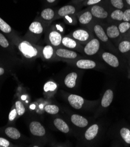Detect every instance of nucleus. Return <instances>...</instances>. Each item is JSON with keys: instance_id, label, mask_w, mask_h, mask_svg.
I'll return each mask as SVG.
<instances>
[{"instance_id": "1", "label": "nucleus", "mask_w": 130, "mask_h": 147, "mask_svg": "<svg viewBox=\"0 0 130 147\" xmlns=\"http://www.w3.org/2000/svg\"><path fill=\"white\" fill-rule=\"evenodd\" d=\"M18 49L26 58L31 59L38 54V49L26 40H24L19 44Z\"/></svg>"}, {"instance_id": "2", "label": "nucleus", "mask_w": 130, "mask_h": 147, "mask_svg": "<svg viewBox=\"0 0 130 147\" xmlns=\"http://www.w3.org/2000/svg\"><path fill=\"white\" fill-rule=\"evenodd\" d=\"M105 7V4H103V3H102L99 4L91 6L89 10L95 18L105 20L110 17L108 10Z\"/></svg>"}, {"instance_id": "3", "label": "nucleus", "mask_w": 130, "mask_h": 147, "mask_svg": "<svg viewBox=\"0 0 130 147\" xmlns=\"http://www.w3.org/2000/svg\"><path fill=\"white\" fill-rule=\"evenodd\" d=\"M100 48V41L97 38H92L86 43L84 52L88 56H93L97 53Z\"/></svg>"}, {"instance_id": "4", "label": "nucleus", "mask_w": 130, "mask_h": 147, "mask_svg": "<svg viewBox=\"0 0 130 147\" xmlns=\"http://www.w3.org/2000/svg\"><path fill=\"white\" fill-rule=\"evenodd\" d=\"M93 29L97 38L100 42L104 43H108L110 42V39L106 33L104 28L100 24L97 23L94 24L93 27Z\"/></svg>"}, {"instance_id": "5", "label": "nucleus", "mask_w": 130, "mask_h": 147, "mask_svg": "<svg viewBox=\"0 0 130 147\" xmlns=\"http://www.w3.org/2000/svg\"><path fill=\"white\" fill-rule=\"evenodd\" d=\"M72 36L74 38V39L83 42L84 43V42H89L91 39V34L90 33L85 30V29H77V30L75 31L73 33H72Z\"/></svg>"}, {"instance_id": "6", "label": "nucleus", "mask_w": 130, "mask_h": 147, "mask_svg": "<svg viewBox=\"0 0 130 147\" xmlns=\"http://www.w3.org/2000/svg\"><path fill=\"white\" fill-rule=\"evenodd\" d=\"M102 58L106 63L112 67H118L120 65L118 57L112 53L104 52L102 54Z\"/></svg>"}, {"instance_id": "7", "label": "nucleus", "mask_w": 130, "mask_h": 147, "mask_svg": "<svg viewBox=\"0 0 130 147\" xmlns=\"http://www.w3.org/2000/svg\"><path fill=\"white\" fill-rule=\"evenodd\" d=\"M56 55L61 58L67 59H75L77 57V53L73 51L59 48L56 51Z\"/></svg>"}, {"instance_id": "8", "label": "nucleus", "mask_w": 130, "mask_h": 147, "mask_svg": "<svg viewBox=\"0 0 130 147\" xmlns=\"http://www.w3.org/2000/svg\"><path fill=\"white\" fill-rule=\"evenodd\" d=\"M31 133L35 136L42 137L45 134V129L40 123L38 121H33L30 125Z\"/></svg>"}, {"instance_id": "9", "label": "nucleus", "mask_w": 130, "mask_h": 147, "mask_svg": "<svg viewBox=\"0 0 130 147\" xmlns=\"http://www.w3.org/2000/svg\"><path fill=\"white\" fill-rule=\"evenodd\" d=\"M68 101L70 106L75 109H80L84 102L83 97L76 94H70L68 97Z\"/></svg>"}, {"instance_id": "10", "label": "nucleus", "mask_w": 130, "mask_h": 147, "mask_svg": "<svg viewBox=\"0 0 130 147\" xmlns=\"http://www.w3.org/2000/svg\"><path fill=\"white\" fill-rule=\"evenodd\" d=\"M104 30L110 39H116L121 35L118 26L116 25H110L104 29Z\"/></svg>"}, {"instance_id": "11", "label": "nucleus", "mask_w": 130, "mask_h": 147, "mask_svg": "<svg viewBox=\"0 0 130 147\" xmlns=\"http://www.w3.org/2000/svg\"><path fill=\"white\" fill-rule=\"evenodd\" d=\"M62 34L57 31H52L49 34V40L51 45L53 47H59L62 44Z\"/></svg>"}, {"instance_id": "12", "label": "nucleus", "mask_w": 130, "mask_h": 147, "mask_svg": "<svg viewBox=\"0 0 130 147\" xmlns=\"http://www.w3.org/2000/svg\"><path fill=\"white\" fill-rule=\"evenodd\" d=\"M77 9L75 6L72 5H66L59 9L57 11V15L60 17H65L66 16L75 14Z\"/></svg>"}, {"instance_id": "13", "label": "nucleus", "mask_w": 130, "mask_h": 147, "mask_svg": "<svg viewBox=\"0 0 130 147\" xmlns=\"http://www.w3.org/2000/svg\"><path fill=\"white\" fill-rule=\"evenodd\" d=\"M76 66L82 69H92L96 67L95 61L90 59H80L76 62Z\"/></svg>"}, {"instance_id": "14", "label": "nucleus", "mask_w": 130, "mask_h": 147, "mask_svg": "<svg viewBox=\"0 0 130 147\" xmlns=\"http://www.w3.org/2000/svg\"><path fill=\"white\" fill-rule=\"evenodd\" d=\"M71 121L75 125L83 128L86 127L88 125V121L83 117L77 115V114H73L71 117Z\"/></svg>"}, {"instance_id": "15", "label": "nucleus", "mask_w": 130, "mask_h": 147, "mask_svg": "<svg viewBox=\"0 0 130 147\" xmlns=\"http://www.w3.org/2000/svg\"><path fill=\"white\" fill-rule=\"evenodd\" d=\"M113 92L111 89H108L104 93L101 101V105L103 107H108L113 100Z\"/></svg>"}, {"instance_id": "16", "label": "nucleus", "mask_w": 130, "mask_h": 147, "mask_svg": "<svg viewBox=\"0 0 130 147\" xmlns=\"http://www.w3.org/2000/svg\"><path fill=\"white\" fill-rule=\"evenodd\" d=\"M93 19V16L90 10L86 11L79 16V21L81 24L88 25L90 24Z\"/></svg>"}, {"instance_id": "17", "label": "nucleus", "mask_w": 130, "mask_h": 147, "mask_svg": "<svg viewBox=\"0 0 130 147\" xmlns=\"http://www.w3.org/2000/svg\"><path fill=\"white\" fill-rule=\"evenodd\" d=\"M77 78V74L76 72H71L68 74L65 79V85L70 89L73 88L76 85V82Z\"/></svg>"}, {"instance_id": "18", "label": "nucleus", "mask_w": 130, "mask_h": 147, "mask_svg": "<svg viewBox=\"0 0 130 147\" xmlns=\"http://www.w3.org/2000/svg\"><path fill=\"white\" fill-rule=\"evenodd\" d=\"M98 125L97 124H93L90 126L85 133L84 137L87 140H93L98 134Z\"/></svg>"}, {"instance_id": "19", "label": "nucleus", "mask_w": 130, "mask_h": 147, "mask_svg": "<svg viewBox=\"0 0 130 147\" xmlns=\"http://www.w3.org/2000/svg\"><path fill=\"white\" fill-rule=\"evenodd\" d=\"M53 123L55 126L62 133H67L69 131L68 125L63 120L61 119H56L54 120Z\"/></svg>"}, {"instance_id": "20", "label": "nucleus", "mask_w": 130, "mask_h": 147, "mask_svg": "<svg viewBox=\"0 0 130 147\" xmlns=\"http://www.w3.org/2000/svg\"><path fill=\"white\" fill-rule=\"evenodd\" d=\"M62 44L64 47L69 49H75L77 47V43L76 40L67 36L62 38Z\"/></svg>"}, {"instance_id": "21", "label": "nucleus", "mask_w": 130, "mask_h": 147, "mask_svg": "<svg viewBox=\"0 0 130 147\" xmlns=\"http://www.w3.org/2000/svg\"><path fill=\"white\" fill-rule=\"evenodd\" d=\"M40 16L43 20L46 21H51L55 16V12L53 9L47 8L42 11Z\"/></svg>"}, {"instance_id": "22", "label": "nucleus", "mask_w": 130, "mask_h": 147, "mask_svg": "<svg viewBox=\"0 0 130 147\" xmlns=\"http://www.w3.org/2000/svg\"><path fill=\"white\" fill-rule=\"evenodd\" d=\"M29 30L34 34L39 35L42 34L43 31V28L40 22L35 21L31 23L30 27H29Z\"/></svg>"}, {"instance_id": "23", "label": "nucleus", "mask_w": 130, "mask_h": 147, "mask_svg": "<svg viewBox=\"0 0 130 147\" xmlns=\"http://www.w3.org/2000/svg\"><path fill=\"white\" fill-rule=\"evenodd\" d=\"M5 133L8 137L13 140H18L21 137V134L19 131L13 127L7 128L5 130Z\"/></svg>"}, {"instance_id": "24", "label": "nucleus", "mask_w": 130, "mask_h": 147, "mask_svg": "<svg viewBox=\"0 0 130 147\" xmlns=\"http://www.w3.org/2000/svg\"><path fill=\"white\" fill-rule=\"evenodd\" d=\"M110 17L111 20L117 21H123V11L114 9L110 13Z\"/></svg>"}, {"instance_id": "25", "label": "nucleus", "mask_w": 130, "mask_h": 147, "mask_svg": "<svg viewBox=\"0 0 130 147\" xmlns=\"http://www.w3.org/2000/svg\"><path fill=\"white\" fill-rule=\"evenodd\" d=\"M118 49L121 53H125L130 51V41L128 40L121 41L118 45Z\"/></svg>"}, {"instance_id": "26", "label": "nucleus", "mask_w": 130, "mask_h": 147, "mask_svg": "<svg viewBox=\"0 0 130 147\" xmlns=\"http://www.w3.org/2000/svg\"><path fill=\"white\" fill-rule=\"evenodd\" d=\"M54 51L53 48L51 45H46L43 49L42 54L43 57H44L46 59H50L53 55Z\"/></svg>"}, {"instance_id": "27", "label": "nucleus", "mask_w": 130, "mask_h": 147, "mask_svg": "<svg viewBox=\"0 0 130 147\" xmlns=\"http://www.w3.org/2000/svg\"><path fill=\"white\" fill-rule=\"evenodd\" d=\"M109 5L114 9L123 10L125 4L124 0H109Z\"/></svg>"}, {"instance_id": "28", "label": "nucleus", "mask_w": 130, "mask_h": 147, "mask_svg": "<svg viewBox=\"0 0 130 147\" xmlns=\"http://www.w3.org/2000/svg\"><path fill=\"white\" fill-rule=\"evenodd\" d=\"M120 135L124 141L130 144V130L127 128H123L120 130Z\"/></svg>"}, {"instance_id": "29", "label": "nucleus", "mask_w": 130, "mask_h": 147, "mask_svg": "<svg viewBox=\"0 0 130 147\" xmlns=\"http://www.w3.org/2000/svg\"><path fill=\"white\" fill-rule=\"evenodd\" d=\"M0 30L2 31L4 33H10L12 31L11 27L5 22L2 18H0Z\"/></svg>"}, {"instance_id": "30", "label": "nucleus", "mask_w": 130, "mask_h": 147, "mask_svg": "<svg viewBox=\"0 0 130 147\" xmlns=\"http://www.w3.org/2000/svg\"><path fill=\"white\" fill-rule=\"evenodd\" d=\"M57 88V84L53 82L49 81L46 83L43 87V90L45 92H53Z\"/></svg>"}, {"instance_id": "31", "label": "nucleus", "mask_w": 130, "mask_h": 147, "mask_svg": "<svg viewBox=\"0 0 130 147\" xmlns=\"http://www.w3.org/2000/svg\"><path fill=\"white\" fill-rule=\"evenodd\" d=\"M45 111L51 114H56L59 111V109L56 105H48L45 107Z\"/></svg>"}, {"instance_id": "32", "label": "nucleus", "mask_w": 130, "mask_h": 147, "mask_svg": "<svg viewBox=\"0 0 130 147\" xmlns=\"http://www.w3.org/2000/svg\"><path fill=\"white\" fill-rule=\"evenodd\" d=\"M120 34L126 33L130 28V23L129 22H122L118 26Z\"/></svg>"}, {"instance_id": "33", "label": "nucleus", "mask_w": 130, "mask_h": 147, "mask_svg": "<svg viewBox=\"0 0 130 147\" xmlns=\"http://www.w3.org/2000/svg\"><path fill=\"white\" fill-rule=\"evenodd\" d=\"M15 109L17 110V114L19 115H22L25 113V109L22 102L18 101L15 102Z\"/></svg>"}, {"instance_id": "34", "label": "nucleus", "mask_w": 130, "mask_h": 147, "mask_svg": "<svg viewBox=\"0 0 130 147\" xmlns=\"http://www.w3.org/2000/svg\"><path fill=\"white\" fill-rule=\"evenodd\" d=\"M0 46L3 48H7L9 46V43L5 37L0 33Z\"/></svg>"}, {"instance_id": "35", "label": "nucleus", "mask_w": 130, "mask_h": 147, "mask_svg": "<svg viewBox=\"0 0 130 147\" xmlns=\"http://www.w3.org/2000/svg\"><path fill=\"white\" fill-rule=\"evenodd\" d=\"M123 21H124V22L130 21V8H128L123 11Z\"/></svg>"}, {"instance_id": "36", "label": "nucleus", "mask_w": 130, "mask_h": 147, "mask_svg": "<svg viewBox=\"0 0 130 147\" xmlns=\"http://www.w3.org/2000/svg\"><path fill=\"white\" fill-rule=\"evenodd\" d=\"M104 0H86L85 3V5L92 6L97 4H99L103 3Z\"/></svg>"}, {"instance_id": "37", "label": "nucleus", "mask_w": 130, "mask_h": 147, "mask_svg": "<svg viewBox=\"0 0 130 147\" xmlns=\"http://www.w3.org/2000/svg\"><path fill=\"white\" fill-rule=\"evenodd\" d=\"M17 114V112L16 109L12 110L10 112V113H9V117H8L9 120L11 121H13L14 119H15V117H16Z\"/></svg>"}, {"instance_id": "38", "label": "nucleus", "mask_w": 130, "mask_h": 147, "mask_svg": "<svg viewBox=\"0 0 130 147\" xmlns=\"http://www.w3.org/2000/svg\"><path fill=\"white\" fill-rule=\"evenodd\" d=\"M10 143L9 142L3 138H0V146H3V147H8L9 146Z\"/></svg>"}, {"instance_id": "39", "label": "nucleus", "mask_w": 130, "mask_h": 147, "mask_svg": "<svg viewBox=\"0 0 130 147\" xmlns=\"http://www.w3.org/2000/svg\"><path fill=\"white\" fill-rule=\"evenodd\" d=\"M46 1L49 4H53V3H55L57 0H46Z\"/></svg>"}, {"instance_id": "40", "label": "nucleus", "mask_w": 130, "mask_h": 147, "mask_svg": "<svg viewBox=\"0 0 130 147\" xmlns=\"http://www.w3.org/2000/svg\"><path fill=\"white\" fill-rule=\"evenodd\" d=\"M4 73V69L2 67H0V76L3 75Z\"/></svg>"}, {"instance_id": "41", "label": "nucleus", "mask_w": 130, "mask_h": 147, "mask_svg": "<svg viewBox=\"0 0 130 147\" xmlns=\"http://www.w3.org/2000/svg\"><path fill=\"white\" fill-rule=\"evenodd\" d=\"M125 1L128 5L130 6V0H125Z\"/></svg>"}, {"instance_id": "42", "label": "nucleus", "mask_w": 130, "mask_h": 147, "mask_svg": "<svg viewBox=\"0 0 130 147\" xmlns=\"http://www.w3.org/2000/svg\"><path fill=\"white\" fill-rule=\"evenodd\" d=\"M86 1V0H76V1L78 2V3L83 2V1Z\"/></svg>"}, {"instance_id": "43", "label": "nucleus", "mask_w": 130, "mask_h": 147, "mask_svg": "<svg viewBox=\"0 0 130 147\" xmlns=\"http://www.w3.org/2000/svg\"><path fill=\"white\" fill-rule=\"evenodd\" d=\"M21 98H22V100H25L26 99V96H22L21 97Z\"/></svg>"}, {"instance_id": "44", "label": "nucleus", "mask_w": 130, "mask_h": 147, "mask_svg": "<svg viewBox=\"0 0 130 147\" xmlns=\"http://www.w3.org/2000/svg\"><path fill=\"white\" fill-rule=\"evenodd\" d=\"M35 105H31V106H30V108L31 109H35Z\"/></svg>"}]
</instances>
